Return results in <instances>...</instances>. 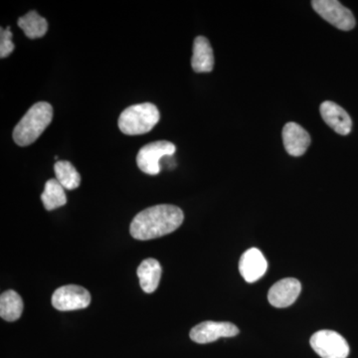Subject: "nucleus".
<instances>
[{
  "label": "nucleus",
  "mask_w": 358,
  "mask_h": 358,
  "mask_svg": "<svg viewBox=\"0 0 358 358\" xmlns=\"http://www.w3.org/2000/svg\"><path fill=\"white\" fill-rule=\"evenodd\" d=\"M185 214L178 206L159 204L140 212L131 221V236L138 240H150L171 234L180 227Z\"/></svg>",
  "instance_id": "nucleus-1"
},
{
  "label": "nucleus",
  "mask_w": 358,
  "mask_h": 358,
  "mask_svg": "<svg viewBox=\"0 0 358 358\" xmlns=\"http://www.w3.org/2000/svg\"><path fill=\"white\" fill-rule=\"evenodd\" d=\"M53 120V108L49 103L33 105L13 131V140L20 147L32 145Z\"/></svg>",
  "instance_id": "nucleus-2"
},
{
  "label": "nucleus",
  "mask_w": 358,
  "mask_h": 358,
  "mask_svg": "<svg viewBox=\"0 0 358 358\" xmlns=\"http://www.w3.org/2000/svg\"><path fill=\"white\" fill-rule=\"evenodd\" d=\"M160 114L154 103H143L131 106L119 117V128L129 136L147 134L157 126Z\"/></svg>",
  "instance_id": "nucleus-3"
},
{
  "label": "nucleus",
  "mask_w": 358,
  "mask_h": 358,
  "mask_svg": "<svg viewBox=\"0 0 358 358\" xmlns=\"http://www.w3.org/2000/svg\"><path fill=\"white\" fill-rule=\"evenodd\" d=\"M310 346L322 358H348L350 345L343 336L334 331H320L310 338Z\"/></svg>",
  "instance_id": "nucleus-4"
},
{
  "label": "nucleus",
  "mask_w": 358,
  "mask_h": 358,
  "mask_svg": "<svg viewBox=\"0 0 358 358\" xmlns=\"http://www.w3.org/2000/svg\"><path fill=\"white\" fill-rule=\"evenodd\" d=\"M312 6L320 17L343 31H350L357 24L352 11L336 0H313Z\"/></svg>",
  "instance_id": "nucleus-5"
},
{
  "label": "nucleus",
  "mask_w": 358,
  "mask_h": 358,
  "mask_svg": "<svg viewBox=\"0 0 358 358\" xmlns=\"http://www.w3.org/2000/svg\"><path fill=\"white\" fill-rule=\"evenodd\" d=\"M176 150V145L171 141H154L141 148L136 157V164L143 173L155 176L160 171V159L171 157Z\"/></svg>",
  "instance_id": "nucleus-6"
},
{
  "label": "nucleus",
  "mask_w": 358,
  "mask_h": 358,
  "mask_svg": "<svg viewBox=\"0 0 358 358\" xmlns=\"http://www.w3.org/2000/svg\"><path fill=\"white\" fill-rule=\"evenodd\" d=\"M91 303V294L88 289L76 285H67L54 292L52 305L58 310H81L88 307Z\"/></svg>",
  "instance_id": "nucleus-7"
},
{
  "label": "nucleus",
  "mask_w": 358,
  "mask_h": 358,
  "mask_svg": "<svg viewBox=\"0 0 358 358\" xmlns=\"http://www.w3.org/2000/svg\"><path fill=\"white\" fill-rule=\"evenodd\" d=\"M239 334L235 324L226 322H203L190 331V338L194 343L205 345L214 343L219 338H233Z\"/></svg>",
  "instance_id": "nucleus-8"
},
{
  "label": "nucleus",
  "mask_w": 358,
  "mask_h": 358,
  "mask_svg": "<svg viewBox=\"0 0 358 358\" xmlns=\"http://www.w3.org/2000/svg\"><path fill=\"white\" fill-rule=\"evenodd\" d=\"M301 291V282L294 278H287L275 282L270 289L268 300L275 308H288L293 305L300 296Z\"/></svg>",
  "instance_id": "nucleus-9"
},
{
  "label": "nucleus",
  "mask_w": 358,
  "mask_h": 358,
  "mask_svg": "<svg viewBox=\"0 0 358 358\" xmlns=\"http://www.w3.org/2000/svg\"><path fill=\"white\" fill-rule=\"evenodd\" d=\"M267 268V260L259 249L247 250L240 259V274L246 282H255L258 281L266 274Z\"/></svg>",
  "instance_id": "nucleus-10"
},
{
  "label": "nucleus",
  "mask_w": 358,
  "mask_h": 358,
  "mask_svg": "<svg viewBox=\"0 0 358 358\" xmlns=\"http://www.w3.org/2000/svg\"><path fill=\"white\" fill-rule=\"evenodd\" d=\"M282 143L289 155L301 157L310 145V136L300 124L288 122L282 129Z\"/></svg>",
  "instance_id": "nucleus-11"
},
{
  "label": "nucleus",
  "mask_w": 358,
  "mask_h": 358,
  "mask_svg": "<svg viewBox=\"0 0 358 358\" xmlns=\"http://www.w3.org/2000/svg\"><path fill=\"white\" fill-rule=\"evenodd\" d=\"M320 115L322 120L331 127L336 133L346 136L352 131V121L350 115L338 103L326 101L320 105Z\"/></svg>",
  "instance_id": "nucleus-12"
},
{
  "label": "nucleus",
  "mask_w": 358,
  "mask_h": 358,
  "mask_svg": "<svg viewBox=\"0 0 358 358\" xmlns=\"http://www.w3.org/2000/svg\"><path fill=\"white\" fill-rule=\"evenodd\" d=\"M192 66L196 73H209L213 70V50L210 42L204 36L196 37L194 40Z\"/></svg>",
  "instance_id": "nucleus-13"
},
{
  "label": "nucleus",
  "mask_w": 358,
  "mask_h": 358,
  "mask_svg": "<svg viewBox=\"0 0 358 358\" xmlns=\"http://www.w3.org/2000/svg\"><path fill=\"white\" fill-rule=\"evenodd\" d=\"M162 268L155 259H145L138 268V275L141 289L145 293L152 294L159 287Z\"/></svg>",
  "instance_id": "nucleus-14"
},
{
  "label": "nucleus",
  "mask_w": 358,
  "mask_h": 358,
  "mask_svg": "<svg viewBox=\"0 0 358 358\" xmlns=\"http://www.w3.org/2000/svg\"><path fill=\"white\" fill-rule=\"evenodd\" d=\"M23 301L20 294L13 289L4 292L0 296V317L6 322H15L21 317Z\"/></svg>",
  "instance_id": "nucleus-15"
},
{
  "label": "nucleus",
  "mask_w": 358,
  "mask_h": 358,
  "mask_svg": "<svg viewBox=\"0 0 358 358\" xmlns=\"http://www.w3.org/2000/svg\"><path fill=\"white\" fill-rule=\"evenodd\" d=\"M18 26L30 39L41 38L48 30V23L46 20L34 10L29 11L20 17L18 20Z\"/></svg>",
  "instance_id": "nucleus-16"
},
{
  "label": "nucleus",
  "mask_w": 358,
  "mask_h": 358,
  "mask_svg": "<svg viewBox=\"0 0 358 358\" xmlns=\"http://www.w3.org/2000/svg\"><path fill=\"white\" fill-rule=\"evenodd\" d=\"M64 189L65 188L59 183L57 179L52 178L47 181L44 192L41 195L42 202L46 210H54L67 203Z\"/></svg>",
  "instance_id": "nucleus-17"
},
{
  "label": "nucleus",
  "mask_w": 358,
  "mask_h": 358,
  "mask_svg": "<svg viewBox=\"0 0 358 358\" xmlns=\"http://www.w3.org/2000/svg\"><path fill=\"white\" fill-rule=\"evenodd\" d=\"M56 179L65 189L73 190L79 187L81 183V176L70 162L60 160L54 166Z\"/></svg>",
  "instance_id": "nucleus-18"
},
{
  "label": "nucleus",
  "mask_w": 358,
  "mask_h": 358,
  "mask_svg": "<svg viewBox=\"0 0 358 358\" xmlns=\"http://www.w3.org/2000/svg\"><path fill=\"white\" fill-rule=\"evenodd\" d=\"M13 36L10 27L0 29V57L2 59L8 57L14 50Z\"/></svg>",
  "instance_id": "nucleus-19"
}]
</instances>
